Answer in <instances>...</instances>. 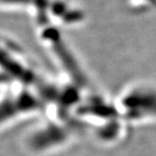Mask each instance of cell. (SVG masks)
I'll return each instance as SVG.
<instances>
[{
	"instance_id": "1",
	"label": "cell",
	"mask_w": 156,
	"mask_h": 156,
	"mask_svg": "<svg viewBox=\"0 0 156 156\" xmlns=\"http://www.w3.org/2000/svg\"><path fill=\"white\" fill-rule=\"evenodd\" d=\"M118 116L126 122L140 123L156 119V86L137 82L123 89L115 101Z\"/></svg>"
},
{
	"instance_id": "2",
	"label": "cell",
	"mask_w": 156,
	"mask_h": 156,
	"mask_svg": "<svg viewBox=\"0 0 156 156\" xmlns=\"http://www.w3.org/2000/svg\"><path fill=\"white\" fill-rule=\"evenodd\" d=\"M39 101L27 94L4 96L0 99V129L29 114L39 111Z\"/></svg>"
}]
</instances>
